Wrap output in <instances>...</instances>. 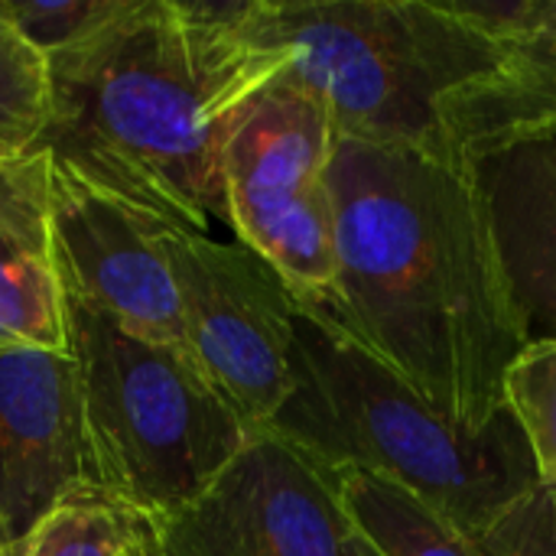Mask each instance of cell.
I'll return each mask as SVG.
<instances>
[{
    "label": "cell",
    "mask_w": 556,
    "mask_h": 556,
    "mask_svg": "<svg viewBox=\"0 0 556 556\" xmlns=\"http://www.w3.org/2000/svg\"><path fill=\"white\" fill-rule=\"evenodd\" d=\"M231 13L355 143L446 147L443 104L498 65L485 3L241 0Z\"/></svg>",
    "instance_id": "277c9868"
},
{
    "label": "cell",
    "mask_w": 556,
    "mask_h": 556,
    "mask_svg": "<svg viewBox=\"0 0 556 556\" xmlns=\"http://www.w3.org/2000/svg\"><path fill=\"white\" fill-rule=\"evenodd\" d=\"M531 342H556V130L463 156Z\"/></svg>",
    "instance_id": "8fae6325"
},
{
    "label": "cell",
    "mask_w": 556,
    "mask_h": 556,
    "mask_svg": "<svg viewBox=\"0 0 556 556\" xmlns=\"http://www.w3.org/2000/svg\"><path fill=\"white\" fill-rule=\"evenodd\" d=\"M147 525L104 489L81 482L13 541L7 556H124Z\"/></svg>",
    "instance_id": "9a60e30c"
},
{
    "label": "cell",
    "mask_w": 556,
    "mask_h": 556,
    "mask_svg": "<svg viewBox=\"0 0 556 556\" xmlns=\"http://www.w3.org/2000/svg\"><path fill=\"white\" fill-rule=\"evenodd\" d=\"M46 166L49 254L65 293L147 342L182 345L179 296L163 248L169 225L130 208L52 156Z\"/></svg>",
    "instance_id": "9c48e42d"
},
{
    "label": "cell",
    "mask_w": 556,
    "mask_h": 556,
    "mask_svg": "<svg viewBox=\"0 0 556 556\" xmlns=\"http://www.w3.org/2000/svg\"><path fill=\"white\" fill-rule=\"evenodd\" d=\"M130 0H0V13L46 55L111 26Z\"/></svg>",
    "instance_id": "ac0fdd59"
},
{
    "label": "cell",
    "mask_w": 556,
    "mask_h": 556,
    "mask_svg": "<svg viewBox=\"0 0 556 556\" xmlns=\"http://www.w3.org/2000/svg\"><path fill=\"white\" fill-rule=\"evenodd\" d=\"M485 7L498 33V65L440 111L446 147L459 156L556 130V0Z\"/></svg>",
    "instance_id": "7c38bea8"
},
{
    "label": "cell",
    "mask_w": 556,
    "mask_h": 556,
    "mask_svg": "<svg viewBox=\"0 0 556 556\" xmlns=\"http://www.w3.org/2000/svg\"><path fill=\"white\" fill-rule=\"evenodd\" d=\"M182 349L254 430H267L293 381L300 300L248 244L169 228Z\"/></svg>",
    "instance_id": "52a82bcc"
},
{
    "label": "cell",
    "mask_w": 556,
    "mask_h": 556,
    "mask_svg": "<svg viewBox=\"0 0 556 556\" xmlns=\"http://www.w3.org/2000/svg\"><path fill=\"white\" fill-rule=\"evenodd\" d=\"M10 544H13V538H10V528H7V521H3V511H0V556H7Z\"/></svg>",
    "instance_id": "7402d4cb"
},
{
    "label": "cell",
    "mask_w": 556,
    "mask_h": 556,
    "mask_svg": "<svg viewBox=\"0 0 556 556\" xmlns=\"http://www.w3.org/2000/svg\"><path fill=\"white\" fill-rule=\"evenodd\" d=\"M326 472H375L446 515L476 544L541 479L518 420L482 433L440 417L391 368L300 303L293 381L267 427Z\"/></svg>",
    "instance_id": "3957f363"
},
{
    "label": "cell",
    "mask_w": 556,
    "mask_h": 556,
    "mask_svg": "<svg viewBox=\"0 0 556 556\" xmlns=\"http://www.w3.org/2000/svg\"><path fill=\"white\" fill-rule=\"evenodd\" d=\"M352 556H378L368 544H362L358 538H355V544H352Z\"/></svg>",
    "instance_id": "603a6c76"
},
{
    "label": "cell",
    "mask_w": 556,
    "mask_h": 556,
    "mask_svg": "<svg viewBox=\"0 0 556 556\" xmlns=\"http://www.w3.org/2000/svg\"><path fill=\"white\" fill-rule=\"evenodd\" d=\"M49 101V55L0 13V163H23L39 150Z\"/></svg>",
    "instance_id": "2e32d148"
},
{
    "label": "cell",
    "mask_w": 556,
    "mask_h": 556,
    "mask_svg": "<svg viewBox=\"0 0 556 556\" xmlns=\"http://www.w3.org/2000/svg\"><path fill=\"white\" fill-rule=\"evenodd\" d=\"M88 482L78 371L68 352H0V511L20 541Z\"/></svg>",
    "instance_id": "30bf717a"
},
{
    "label": "cell",
    "mask_w": 556,
    "mask_h": 556,
    "mask_svg": "<svg viewBox=\"0 0 556 556\" xmlns=\"http://www.w3.org/2000/svg\"><path fill=\"white\" fill-rule=\"evenodd\" d=\"M46 179L49 166L42 153L23 163H0V238L49 251Z\"/></svg>",
    "instance_id": "d6986e66"
},
{
    "label": "cell",
    "mask_w": 556,
    "mask_h": 556,
    "mask_svg": "<svg viewBox=\"0 0 556 556\" xmlns=\"http://www.w3.org/2000/svg\"><path fill=\"white\" fill-rule=\"evenodd\" d=\"M339 492L355 538L378 556H485L446 515L375 472H342Z\"/></svg>",
    "instance_id": "4fadbf2b"
},
{
    "label": "cell",
    "mask_w": 556,
    "mask_h": 556,
    "mask_svg": "<svg viewBox=\"0 0 556 556\" xmlns=\"http://www.w3.org/2000/svg\"><path fill=\"white\" fill-rule=\"evenodd\" d=\"M68 352V296L49 251L0 238V352Z\"/></svg>",
    "instance_id": "5bb4252c"
},
{
    "label": "cell",
    "mask_w": 556,
    "mask_h": 556,
    "mask_svg": "<svg viewBox=\"0 0 556 556\" xmlns=\"http://www.w3.org/2000/svg\"><path fill=\"white\" fill-rule=\"evenodd\" d=\"M49 72L36 153L169 228L228 225L231 124L283 72L241 33L231 3L130 0L111 26L49 55Z\"/></svg>",
    "instance_id": "7a4b0ae2"
},
{
    "label": "cell",
    "mask_w": 556,
    "mask_h": 556,
    "mask_svg": "<svg viewBox=\"0 0 556 556\" xmlns=\"http://www.w3.org/2000/svg\"><path fill=\"white\" fill-rule=\"evenodd\" d=\"M336 140L323 104L277 75L241 108L222 156L228 228L303 306H323L336 283Z\"/></svg>",
    "instance_id": "8992f818"
},
{
    "label": "cell",
    "mask_w": 556,
    "mask_h": 556,
    "mask_svg": "<svg viewBox=\"0 0 556 556\" xmlns=\"http://www.w3.org/2000/svg\"><path fill=\"white\" fill-rule=\"evenodd\" d=\"M485 556H556V489L534 485L479 538Z\"/></svg>",
    "instance_id": "ffe728a7"
},
{
    "label": "cell",
    "mask_w": 556,
    "mask_h": 556,
    "mask_svg": "<svg viewBox=\"0 0 556 556\" xmlns=\"http://www.w3.org/2000/svg\"><path fill=\"white\" fill-rule=\"evenodd\" d=\"M163 556H352L339 476L274 430L254 433L186 508L153 525Z\"/></svg>",
    "instance_id": "ba28073f"
},
{
    "label": "cell",
    "mask_w": 556,
    "mask_h": 556,
    "mask_svg": "<svg viewBox=\"0 0 556 556\" xmlns=\"http://www.w3.org/2000/svg\"><path fill=\"white\" fill-rule=\"evenodd\" d=\"M505 404L531 446L541 485L556 489V342H531L518 355Z\"/></svg>",
    "instance_id": "e0dca14e"
},
{
    "label": "cell",
    "mask_w": 556,
    "mask_h": 556,
    "mask_svg": "<svg viewBox=\"0 0 556 556\" xmlns=\"http://www.w3.org/2000/svg\"><path fill=\"white\" fill-rule=\"evenodd\" d=\"M336 283L309 306L440 417L482 433L528 349L469 163L450 147L336 140Z\"/></svg>",
    "instance_id": "6da1fadb"
},
{
    "label": "cell",
    "mask_w": 556,
    "mask_h": 556,
    "mask_svg": "<svg viewBox=\"0 0 556 556\" xmlns=\"http://www.w3.org/2000/svg\"><path fill=\"white\" fill-rule=\"evenodd\" d=\"M124 556H163L160 554V541H156V528H153V521L140 531V538L124 551Z\"/></svg>",
    "instance_id": "44dd1931"
},
{
    "label": "cell",
    "mask_w": 556,
    "mask_h": 556,
    "mask_svg": "<svg viewBox=\"0 0 556 556\" xmlns=\"http://www.w3.org/2000/svg\"><path fill=\"white\" fill-rule=\"evenodd\" d=\"M68 355L88 482L153 525L195 502L254 437L182 345L147 342L75 296Z\"/></svg>",
    "instance_id": "5b68a950"
}]
</instances>
